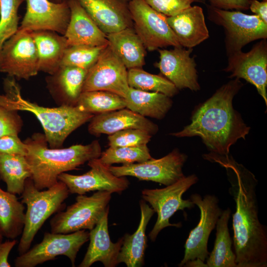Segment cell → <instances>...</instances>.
<instances>
[{"label":"cell","instance_id":"obj_1","mask_svg":"<svg viewBox=\"0 0 267 267\" xmlns=\"http://www.w3.org/2000/svg\"><path fill=\"white\" fill-rule=\"evenodd\" d=\"M213 162L226 169L230 183L229 193L235 203L232 243L237 267H267V231L259 219L258 180L228 155L217 156Z\"/></svg>","mask_w":267,"mask_h":267},{"label":"cell","instance_id":"obj_2","mask_svg":"<svg viewBox=\"0 0 267 267\" xmlns=\"http://www.w3.org/2000/svg\"><path fill=\"white\" fill-rule=\"evenodd\" d=\"M242 86L238 78L222 85L195 108L189 125L170 134L178 137L198 136L212 153L228 155L231 146L240 138L245 139L250 129L232 104Z\"/></svg>","mask_w":267,"mask_h":267},{"label":"cell","instance_id":"obj_3","mask_svg":"<svg viewBox=\"0 0 267 267\" xmlns=\"http://www.w3.org/2000/svg\"><path fill=\"white\" fill-rule=\"evenodd\" d=\"M24 142L27 148L25 156L31 169V178L39 190L52 186L58 182L59 175L78 170L86 162L99 158L102 152L97 140L86 145L51 148L48 147L44 134L37 133Z\"/></svg>","mask_w":267,"mask_h":267},{"label":"cell","instance_id":"obj_4","mask_svg":"<svg viewBox=\"0 0 267 267\" xmlns=\"http://www.w3.org/2000/svg\"><path fill=\"white\" fill-rule=\"evenodd\" d=\"M4 86L7 95L0 94V104L17 111L33 113L41 123L48 145L51 148H61L73 131L94 116L77 105L49 108L27 101L22 97L13 79L5 80Z\"/></svg>","mask_w":267,"mask_h":267},{"label":"cell","instance_id":"obj_5","mask_svg":"<svg viewBox=\"0 0 267 267\" xmlns=\"http://www.w3.org/2000/svg\"><path fill=\"white\" fill-rule=\"evenodd\" d=\"M69 194L67 186L61 181L45 190H39L31 178L26 179L21 196L27 210L24 227L17 247L19 255L30 249L44 222L65 206L64 202Z\"/></svg>","mask_w":267,"mask_h":267},{"label":"cell","instance_id":"obj_6","mask_svg":"<svg viewBox=\"0 0 267 267\" xmlns=\"http://www.w3.org/2000/svg\"><path fill=\"white\" fill-rule=\"evenodd\" d=\"M112 193L97 191L91 196L79 194L65 211H59L50 220L51 232L70 233L94 227L109 208Z\"/></svg>","mask_w":267,"mask_h":267},{"label":"cell","instance_id":"obj_7","mask_svg":"<svg viewBox=\"0 0 267 267\" xmlns=\"http://www.w3.org/2000/svg\"><path fill=\"white\" fill-rule=\"evenodd\" d=\"M198 181V177L192 174L179 179L176 182L162 188L144 189L141 195L145 202L151 206L157 219L148 236L150 240L155 241L159 232L168 226L180 227V222L171 223L170 219L178 210L191 209L195 205L189 199H182L183 194Z\"/></svg>","mask_w":267,"mask_h":267},{"label":"cell","instance_id":"obj_8","mask_svg":"<svg viewBox=\"0 0 267 267\" xmlns=\"http://www.w3.org/2000/svg\"><path fill=\"white\" fill-rule=\"evenodd\" d=\"M208 18L222 26L225 34V48L227 56L242 50L248 44L267 39V24L256 15L241 11H230L208 6Z\"/></svg>","mask_w":267,"mask_h":267},{"label":"cell","instance_id":"obj_9","mask_svg":"<svg viewBox=\"0 0 267 267\" xmlns=\"http://www.w3.org/2000/svg\"><path fill=\"white\" fill-rule=\"evenodd\" d=\"M89 240V232L86 230L66 234L45 232L41 242L16 258L14 266L35 267L63 255L68 257L72 267H75L80 249Z\"/></svg>","mask_w":267,"mask_h":267},{"label":"cell","instance_id":"obj_10","mask_svg":"<svg viewBox=\"0 0 267 267\" xmlns=\"http://www.w3.org/2000/svg\"><path fill=\"white\" fill-rule=\"evenodd\" d=\"M128 5L133 27L146 49L154 51L168 46H181L167 23V16L144 0H131Z\"/></svg>","mask_w":267,"mask_h":267},{"label":"cell","instance_id":"obj_11","mask_svg":"<svg viewBox=\"0 0 267 267\" xmlns=\"http://www.w3.org/2000/svg\"><path fill=\"white\" fill-rule=\"evenodd\" d=\"M0 72L12 78L27 80L39 72V57L32 32L20 29L3 44Z\"/></svg>","mask_w":267,"mask_h":267},{"label":"cell","instance_id":"obj_12","mask_svg":"<svg viewBox=\"0 0 267 267\" xmlns=\"http://www.w3.org/2000/svg\"><path fill=\"white\" fill-rule=\"evenodd\" d=\"M190 199L198 206L200 212L199 221L189 232L184 245V254L178 267L199 259L205 262L208 258V241L212 231L216 227L222 210L215 195L207 194L203 198L197 193L192 194Z\"/></svg>","mask_w":267,"mask_h":267},{"label":"cell","instance_id":"obj_13","mask_svg":"<svg viewBox=\"0 0 267 267\" xmlns=\"http://www.w3.org/2000/svg\"><path fill=\"white\" fill-rule=\"evenodd\" d=\"M187 158L185 154L175 149L159 159L152 158L141 163L121 166H110L109 169L118 177L132 176L140 180L152 181L168 186L185 176L182 167Z\"/></svg>","mask_w":267,"mask_h":267},{"label":"cell","instance_id":"obj_14","mask_svg":"<svg viewBox=\"0 0 267 267\" xmlns=\"http://www.w3.org/2000/svg\"><path fill=\"white\" fill-rule=\"evenodd\" d=\"M129 88L128 70L108 45L88 70L82 92L107 91L125 98Z\"/></svg>","mask_w":267,"mask_h":267},{"label":"cell","instance_id":"obj_15","mask_svg":"<svg viewBox=\"0 0 267 267\" xmlns=\"http://www.w3.org/2000/svg\"><path fill=\"white\" fill-rule=\"evenodd\" d=\"M224 71L229 78L243 79L254 85L267 105V42L262 39L246 52L242 50L228 56Z\"/></svg>","mask_w":267,"mask_h":267},{"label":"cell","instance_id":"obj_16","mask_svg":"<svg viewBox=\"0 0 267 267\" xmlns=\"http://www.w3.org/2000/svg\"><path fill=\"white\" fill-rule=\"evenodd\" d=\"M90 169L81 175L63 173L58 180L64 183L71 194H85L95 191H107L121 194L127 189L130 182L126 177H118L112 174L109 167L103 164L99 158L88 161Z\"/></svg>","mask_w":267,"mask_h":267},{"label":"cell","instance_id":"obj_17","mask_svg":"<svg viewBox=\"0 0 267 267\" xmlns=\"http://www.w3.org/2000/svg\"><path fill=\"white\" fill-rule=\"evenodd\" d=\"M26 11L19 29L49 30L64 35L70 18L68 0L60 3L49 0H25Z\"/></svg>","mask_w":267,"mask_h":267},{"label":"cell","instance_id":"obj_18","mask_svg":"<svg viewBox=\"0 0 267 267\" xmlns=\"http://www.w3.org/2000/svg\"><path fill=\"white\" fill-rule=\"evenodd\" d=\"M192 48L174 47L172 49H159V60L154 64L161 74L179 90L200 89L194 58L191 57Z\"/></svg>","mask_w":267,"mask_h":267},{"label":"cell","instance_id":"obj_19","mask_svg":"<svg viewBox=\"0 0 267 267\" xmlns=\"http://www.w3.org/2000/svg\"><path fill=\"white\" fill-rule=\"evenodd\" d=\"M105 34L133 27L128 3L120 0H77Z\"/></svg>","mask_w":267,"mask_h":267},{"label":"cell","instance_id":"obj_20","mask_svg":"<svg viewBox=\"0 0 267 267\" xmlns=\"http://www.w3.org/2000/svg\"><path fill=\"white\" fill-rule=\"evenodd\" d=\"M129 129L144 130L152 135L158 131L157 125L145 117L125 108L107 113L94 115L88 127L90 134H111Z\"/></svg>","mask_w":267,"mask_h":267},{"label":"cell","instance_id":"obj_21","mask_svg":"<svg viewBox=\"0 0 267 267\" xmlns=\"http://www.w3.org/2000/svg\"><path fill=\"white\" fill-rule=\"evenodd\" d=\"M108 208L93 228L89 230V244L79 267H89L100 262L105 267H114L118 264V256L122 247L123 237L113 243L108 232Z\"/></svg>","mask_w":267,"mask_h":267},{"label":"cell","instance_id":"obj_22","mask_svg":"<svg viewBox=\"0 0 267 267\" xmlns=\"http://www.w3.org/2000/svg\"><path fill=\"white\" fill-rule=\"evenodd\" d=\"M70 20L64 36L68 46L108 44L107 35L103 32L77 0H68Z\"/></svg>","mask_w":267,"mask_h":267},{"label":"cell","instance_id":"obj_23","mask_svg":"<svg viewBox=\"0 0 267 267\" xmlns=\"http://www.w3.org/2000/svg\"><path fill=\"white\" fill-rule=\"evenodd\" d=\"M167 21L183 47L192 48L209 37L203 9L198 5L167 17Z\"/></svg>","mask_w":267,"mask_h":267},{"label":"cell","instance_id":"obj_24","mask_svg":"<svg viewBox=\"0 0 267 267\" xmlns=\"http://www.w3.org/2000/svg\"><path fill=\"white\" fill-rule=\"evenodd\" d=\"M88 71L77 67L61 66L46 78L47 88L57 103L60 105H76Z\"/></svg>","mask_w":267,"mask_h":267},{"label":"cell","instance_id":"obj_25","mask_svg":"<svg viewBox=\"0 0 267 267\" xmlns=\"http://www.w3.org/2000/svg\"><path fill=\"white\" fill-rule=\"evenodd\" d=\"M140 220L136 230L132 234L126 233L118 256V263H124L128 267H141L144 264L147 247L146 229L148 222L155 213L144 200L139 202Z\"/></svg>","mask_w":267,"mask_h":267},{"label":"cell","instance_id":"obj_26","mask_svg":"<svg viewBox=\"0 0 267 267\" xmlns=\"http://www.w3.org/2000/svg\"><path fill=\"white\" fill-rule=\"evenodd\" d=\"M108 45L129 70L142 68L146 48L133 27L107 35Z\"/></svg>","mask_w":267,"mask_h":267},{"label":"cell","instance_id":"obj_27","mask_svg":"<svg viewBox=\"0 0 267 267\" xmlns=\"http://www.w3.org/2000/svg\"><path fill=\"white\" fill-rule=\"evenodd\" d=\"M39 57V70L49 75L60 67L68 46L64 35L49 30L31 31Z\"/></svg>","mask_w":267,"mask_h":267},{"label":"cell","instance_id":"obj_28","mask_svg":"<svg viewBox=\"0 0 267 267\" xmlns=\"http://www.w3.org/2000/svg\"><path fill=\"white\" fill-rule=\"evenodd\" d=\"M126 107L143 117L162 119L172 106L171 97L162 93L130 87L124 98Z\"/></svg>","mask_w":267,"mask_h":267},{"label":"cell","instance_id":"obj_29","mask_svg":"<svg viewBox=\"0 0 267 267\" xmlns=\"http://www.w3.org/2000/svg\"><path fill=\"white\" fill-rule=\"evenodd\" d=\"M25 207L15 194L0 187V233L15 239L22 234L25 221Z\"/></svg>","mask_w":267,"mask_h":267},{"label":"cell","instance_id":"obj_30","mask_svg":"<svg viewBox=\"0 0 267 267\" xmlns=\"http://www.w3.org/2000/svg\"><path fill=\"white\" fill-rule=\"evenodd\" d=\"M231 214L229 208L222 210L217 221L214 248L206 260L207 267H237L228 227Z\"/></svg>","mask_w":267,"mask_h":267},{"label":"cell","instance_id":"obj_31","mask_svg":"<svg viewBox=\"0 0 267 267\" xmlns=\"http://www.w3.org/2000/svg\"><path fill=\"white\" fill-rule=\"evenodd\" d=\"M31 177V169L25 156L0 154V179L6 184L7 191L21 195L26 179Z\"/></svg>","mask_w":267,"mask_h":267},{"label":"cell","instance_id":"obj_32","mask_svg":"<svg viewBox=\"0 0 267 267\" xmlns=\"http://www.w3.org/2000/svg\"><path fill=\"white\" fill-rule=\"evenodd\" d=\"M77 106L85 112L94 115L126 108L124 98L115 93L103 90L82 92Z\"/></svg>","mask_w":267,"mask_h":267},{"label":"cell","instance_id":"obj_33","mask_svg":"<svg viewBox=\"0 0 267 267\" xmlns=\"http://www.w3.org/2000/svg\"><path fill=\"white\" fill-rule=\"evenodd\" d=\"M129 87L150 92H157L170 97L178 92V89L167 78L161 75L149 73L142 68L128 70Z\"/></svg>","mask_w":267,"mask_h":267},{"label":"cell","instance_id":"obj_34","mask_svg":"<svg viewBox=\"0 0 267 267\" xmlns=\"http://www.w3.org/2000/svg\"><path fill=\"white\" fill-rule=\"evenodd\" d=\"M152 158L146 145L131 147H109L101 152L99 157L103 164L109 167L114 164L128 165L141 163Z\"/></svg>","mask_w":267,"mask_h":267},{"label":"cell","instance_id":"obj_35","mask_svg":"<svg viewBox=\"0 0 267 267\" xmlns=\"http://www.w3.org/2000/svg\"><path fill=\"white\" fill-rule=\"evenodd\" d=\"M108 45L68 46L64 52L61 66H74L89 70Z\"/></svg>","mask_w":267,"mask_h":267},{"label":"cell","instance_id":"obj_36","mask_svg":"<svg viewBox=\"0 0 267 267\" xmlns=\"http://www.w3.org/2000/svg\"><path fill=\"white\" fill-rule=\"evenodd\" d=\"M25 0H0V60L4 43L18 29V9Z\"/></svg>","mask_w":267,"mask_h":267},{"label":"cell","instance_id":"obj_37","mask_svg":"<svg viewBox=\"0 0 267 267\" xmlns=\"http://www.w3.org/2000/svg\"><path fill=\"white\" fill-rule=\"evenodd\" d=\"M147 132L129 129L116 132L108 137L109 147H131L146 145L152 137Z\"/></svg>","mask_w":267,"mask_h":267},{"label":"cell","instance_id":"obj_38","mask_svg":"<svg viewBox=\"0 0 267 267\" xmlns=\"http://www.w3.org/2000/svg\"><path fill=\"white\" fill-rule=\"evenodd\" d=\"M17 110L0 104V137L6 135H18L23 121Z\"/></svg>","mask_w":267,"mask_h":267},{"label":"cell","instance_id":"obj_39","mask_svg":"<svg viewBox=\"0 0 267 267\" xmlns=\"http://www.w3.org/2000/svg\"><path fill=\"white\" fill-rule=\"evenodd\" d=\"M150 6L167 17L174 16L191 6L195 0H144Z\"/></svg>","mask_w":267,"mask_h":267},{"label":"cell","instance_id":"obj_40","mask_svg":"<svg viewBox=\"0 0 267 267\" xmlns=\"http://www.w3.org/2000/svg\"><path fill=\"white\" fill-rule=\"evenodd\" d=\"M27 152L26 144L18 135H6L0 137V154L25 156Z\"/></svg>","mask_w":267,"mask_h":267},{"label":"cell","instance_id":"obj_41","mask_svg":"<svg viewBox=\"0 0 267 267\" xmlns=\"http://www.w3.org/2000/svg\"><path fill=\"white\" fill-rule=\"evenodd\" d=\"M252 0H209L210 6L223 10H247Z\"/></svg>","mask_w":267,"mask_h":267},{"label":"cell","instance_id":"obj_42","mask_svg":"<svg viewBox=\"0 0 267 267\" xmlns=\"http://www.w3.org/2000/svg\"><path fill=\"white\" fill-rule=\"evenodd\" d=\"M17 242V240L15 239L0 243V267H11L8 258L10 251Z\"/></svg>","mask_w":267,"mask_h":267},{"label":"cell","instance_id":"obj_43","mask_svg":"<svg viewBox=\"0 0 267 267\" xmlns=\"http://www.w3.org/2000/svg\"><path fill=\"white\" fill-rule=\"evenodd\" d=\"M249 9L267 24V0H252L249 5Z\"/></svg>","mask_w":267,"mask_h":267},{"label":"cell","instance_id":"obj_44","mask_svg":"<svg viewBox=\"0 0 267 267\" xmlns=\"http://www.w3.org/2000/svg\"><path fill=\"white\" fill-rule=\"evenodd\" d=\"M183 267H207L206 264L202 260L197 259L186 263Z\"/></svg>","mask_w":267,"mask_h":267},{"label":"cell","instance_id":"obj_45","mask_svg":"<svg viewBox=\"0 0 267 267\" xmlns=\"http://www.w3.org/2000/svg\"><path fill=\"white\" fill-rule=\"evenodd\" d=\"M206 0H195V2L201 3H205Z\"/></svg>","mask_w":267,"mask_h":267},{"label":"cell","instance_id":"obj_46","mask_svg":"<svg viewBox=\"0 0 267 267\" xmlns=\"http://www.w3.org/2000/svg\"><path fill=\"white\" fill-rule=\"evenodd\" d=\"M49 0L53 2H55V3H60L63 0Z\"/></svg>","mask_w":267,"mask_h":267},{"label":"cell","instance_id":"obj_47","mask_svg":"<svg viewBox=\"0 0 267 267\" xmlns=\"http://www.w3.org/2000/svg\"><path fill=\"white\" fill-rule=\"evenodd\" d=\"M2 239H3V236L0 233V243H1L2 242Z\"/></svg>","mask_w":267,"mask_h":267},{"label":"cell","instance_id":"obj_48","mask_svg":"<svg viewBox=\"0 0 267 267\" xmlns=\"http://www.w3.org/2000/svg\"><path fill=\"white\" fill-rule=\"evenodd\" d=\"M122 1H124L126 3H128L129 1H130L131 0H120Z\"/></svg>","mask_w":267,"mask_h":267}]
</instances>
